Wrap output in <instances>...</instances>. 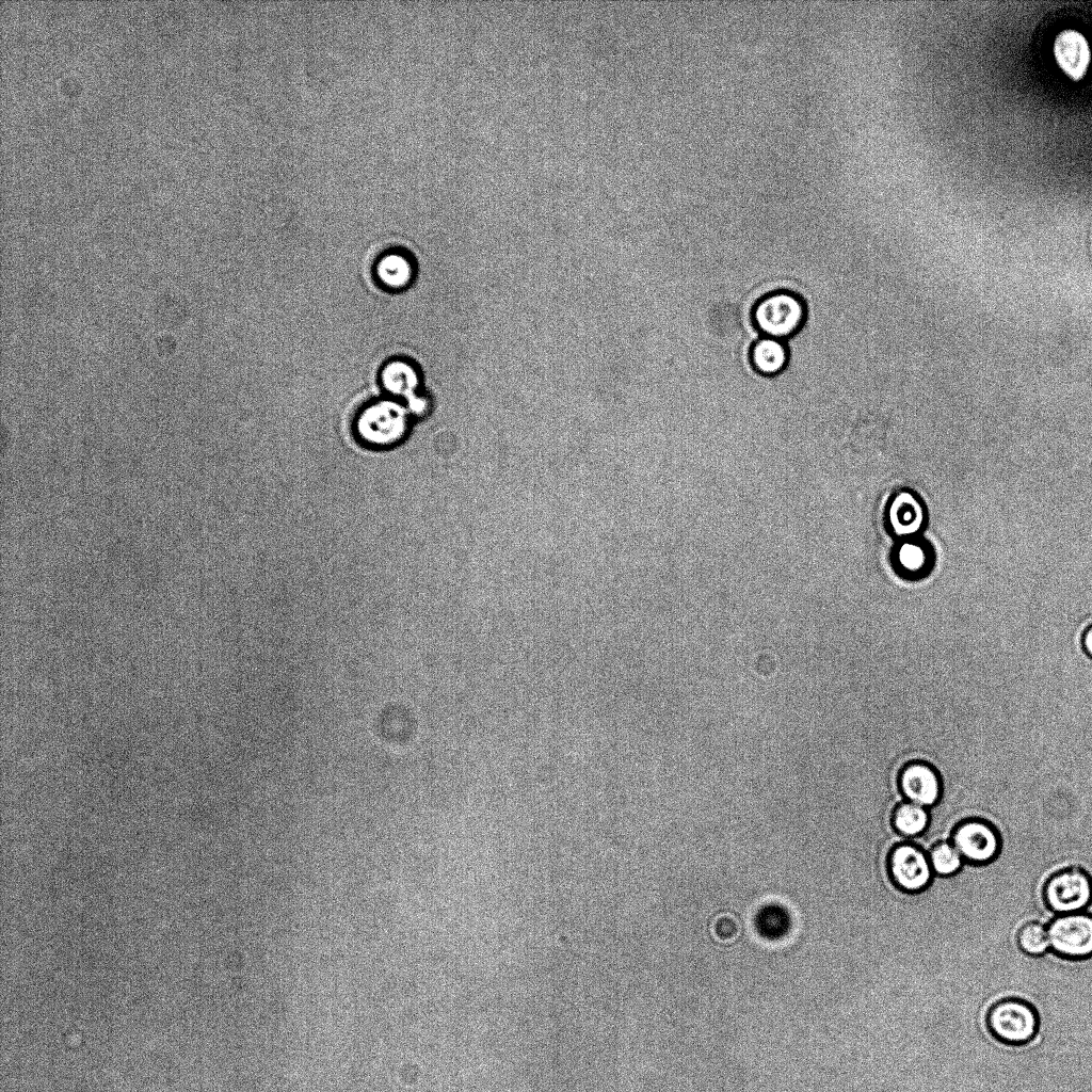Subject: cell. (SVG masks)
Masks as SVG:
<instances>
[{"mask_svg":"<svg viewBox=\"0 0 1092 1092\" xmlns=\"http://www.w3.org/2000/svg\"><path fill=\"white\" fill-rule=\"evenodd\" d=\"M786 913L775 906L766 909L758 916V927L762 934L780 936L786 931L788 921Z\"/></svg>","mask_w":1092,"mask_h":1092,"instance_id":"ac0fdd59","label":"cell"},{"mask_svg":"<svg viewBox=\"0 0 1092 1092\" xmlns=\"http://www.w3.org/2000/svg\"><path fill=\"white\" fill-rule=\"evenodd\" d=\"M1054 59L1071 80L1080 81L1089 71L1092 52L1087 37L1075 29H1064L1054 38Z\"/></svg>","mask_w":1092,"mask_h":1092,"instance_id":"9c48e42d","label":"cell"},{"mask_svg":"<svg viewBox=\"0 0 1092 1092\" xmlns=\"http://www.w3.org/2000/svg\"><path fill=\"white\" fill-rule=\"evenodd\" d=\"M1080 644L1083 653L1092 659V623L1082 632Z\"/></svg>","mask_w":1092,"mask_h":1092,"instance_id":"d6986e66","label":"cell"},{"mask_svg":"<svg viewBox=\"0 0 1092 1092\" xmlns=\"http://www.w3.org/2000/svg\"><path fill=\"white\" fill-rule=\"evenodd\" d=\"M751 360L759 373L764 375L777 374L787 364V348L783 340L765 336L753 344Z\"/></svg>","mask_w":1092,"mask_h":1092,"instance_id":"4fadbf2b","label":"cell"},{"mask_svg":"<svg viewBox=\"0 0 1092 1092\" xmlns=\"http://www.w3.org/2000/svg\"><path fill=\"white\" fill-rule=\"evenodd\" d=\"M805 316L802 300L785 291L762 298L753 312L755 324L764 335L781 340L796 334L802 327Z\"/></svg>","mask_w":1092,"mask_h":1092,"instance_id":"8992f818","label":"cell"},{"mask_svg":"<svg viewBox=\"0 0 1092 1092\" xmlns=\"http://www.w3.org/2000/svg\"><path fill=\"white\" fill-rule=\"evenodd\" d=\"M896 563L902 573L921 575L931 567V549L920 541H905L897 548Z\"/></svg>","mask_w":1092,"mask_h":1092,"instance_id":"9a60e30c","label":"cell"},{"mask_svg":"<svg viewBox=\"0 0 1092 1092\" xmlns=\"http://www.w3.org/2000/svg\"><path fill=\"white\" fill-rule=\"evenodd\" d=\"M985 1024L991 1035L1003 1045L1032 1044L1038 1049L1040 1016L1037 1009L1022 998L1007 997L995 1001L986 1012Z\"/></svg>","mask_w":1092,"mask_h":1092,"instance_id":"6da1fadb","label":"cell"},{"mask_svg":"<svg viewBox=\"0 0 1092 1092\" xmlns=\"http://www.w3.org/2000/svg\"><path fill=\"white\" fill-rule=\"evenodd\" d=\"M1018 948L1031 957H1041L1050 951L1047 925L1038 920L1024 924L1016 935Z\"/></svg>","mask_w":1092,"mask_h":1092,"instance_id":"e0dca14e","label":"cell"},{"mask_svg":"<svg viewBox=\"0 0 1092 1092\" xmlns=\"http://www.w3.org/2000/svg\"><path fill=\"white\" fill-rule=\"evenodd\" d=\"M931 823L930 809L921 805L901 801L892 813V828L905 840H914L925 834Z\"/></svg>","mask_w":1092,"mask_h":1092,"instance_id":"8fae6325","label":"cell"},{"mask_svg":"<svg viewBox=\"0 0 1092 1092\" xmlns=\"http://www.w3.org/2000/svg\"><path fill=\"white\" fill-rule=\"evenodd\" d=\"M889 880L899 890L921 893L934 879L928 851L913 840L897 842L886 858Z\"/></svg>","mask_w":1092,"mask_h":1092,"instance_id":"3957f363","label":"cell"},{"mask_svg":"<svg viewBox=\"0 0 1092 1092\" xmlns=\"http://www.w3.org/2000/svg\"><path fill=\"white\" fill-rule=\"evenodd\" d=\"M1050 951L1073 961L1092 959V912L1056 915L1047 924Z\"/></svg>","mask_w":1092,"mask_h":1092,"instance_id":"5b68a950","label":"cell"},{"mask_svg":"<svg viewBox=\"0 0 1092 1092\" xmlns=\"http://www.w3.org/2000/svg\"><path fill=\"white\" fill-rule=\"evenodd\" d=\"M928 856L933 873L938 877L956 876L965 865V861L949 840L934 844L929 849Z\"/></svg>","mask_w":1092,"mask_h":1092,"instance_id":"2e32d148","label":"cell"},{"mask_svg":"<svg viewBox=\"0 0 1092 1092\" xmlns=\"http://www.w3.org/2000/svg\"><path fill=\"white\" fill-rule=\"evenodd\" d=\"M949 841L965 863L983 866L995 861L1001 852L1002 839L998 829L983 818H967L956 824Z\"/></svg>","mask_w":1092,"mask_h":1092,"instance_id":"52a82bcc","label":"cell"},{"mask_svg":"<svg viewBox=\"0 0 1092 1092\" xmlns=\"http://www.w3.org/2000/svg\"><path fill=\"white\" fill-rule=\"evenodd\" d=\"M382 385L391 395L412 401L420 396L417 389L420 385V375L417 369L405 360H394L387 364L382 371Z\"/></svg>","mask_w":1092,"mask_h":1092,"instance_id":"7c38bea8","label":"cell"},{"mask_svg":"<svg viewBox=\"0 0 1092 1092\" xmlns=\"http://www.w3.org/2000/svg\"><path fill=\"white\" fill-rule=\"evenodd\" d=\"M412 264L410 256L405 253L390 251L379 259L375 273L386 288L398 290L411 283L414 273Z\"/></svg>","mask_w":1092,"mask_h":1092,"instance_id":"5bb4252c","label":"cell"},{"mask_svg":"<svg viewBox=\"0 0 1092 1092\" xmlns=\"http://www.w3.org/2000/svg\"><path fill=\"white\" fill-rule=\"evenodd\" d=\"M410 429L405 408L392 401H380L366 407L356 422L357 437L372 449H387L400 444Z\"/></svg>","mask_w":1092,"mask_h":1092,"instance_id":"7a4b0ae2","label":"cell"},{"mask_svg":"<svg viewBox=\"0 0 1092 1092\" xmlns=\"http://www.w3.org/2000/svg\"><path fill=\"white\" fill-rule=\"evenodd\" d=\"M889 524L898 535H912L925 521V510L913 494L901 492L894 498L888 511Z\"/></svg>","mask_w":1092,"mask_h":1092,"instance_id":"30bf717a","label":"cell"},{"mask_svg":"<svg viewBox=\"0 0 1092 1092\" xmlns=\"http://www.w3.org/2000/svg\"><path fill=\"white\" fill-rule=\"evenodd\" d=\"M1043 899L1055 915L1086 911L1092 905V878L1078 866L1057 870L1043 886Z\"/></svg>","mask_w":1092,"mask_h":1092,"instance_id":"277c9868","label":"cell"},{"mask_svg":"<svg viewBox=\"0 0 1092 1092\" xmlns=\"http://www.w3.org/2000/svg\"><path fill=\"white\" fill-rule=\"evenodd\" d=\"M898 789L905 801L932 808L943 796L942 774L929 761L910 760L898 773Z\"/></svg>","mask_w":1092,"mask_h":1092,"instance_id":"ba28073f","label":"cell"}]
</instances>
